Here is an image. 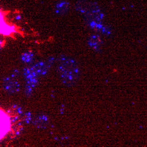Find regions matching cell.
I'll return each mask as SVG.
<instances>
[{"instance_id":"5","label":"cell","mask_w":147,"mask_h":147,"mask_svg":"<svg viewBox=\"0 0 147 147\" xmlns=\"http://www.w3.org/2000/svg\"><path fill=\"white\" fill-rule=\"evenodd\" d=\"M49 123V119L46 115H42L37 117L35 124L38 128H45Z\"/></svg>"},{"instance_id":"6","label":"cell","mask_w":147,"mask_h":147,"mask_svg":"<svg viewBox=\"0 0 147 147\" xmlns=\"http://www.w3.org/2000/svg\"><path fill=\"white\" fill-rule=\"evenodd\" d=\"M34 69L38 75H45L47 72V66L43 62H39L34 66Z\"/></svg>"},{"instance_id":"1","label":"cell","mask_w":147,"mask_h":147,"mask_svg":"<svg viewBox=\"0 0 147 147\" xmlns=\"http://www.w3.org/2000/svg\"><path fill=\"white\" fill-rule=\"evenodd\" d=\"M58 71L64 84L71 87L74 85L79 78V68L72 58L61 56L59 60Z\"/></svg>"},{"instance_id":"4","label":"cell","mask_w":147,"mask_h":147,"mask_svg":"<svg viewBox=\"0 0 147 147\" xmlns=\"http://www.w3.org/2000/svg\"><path fill=\"white\" fill-rule=\"evenodd\" d=\"M8 121L3 113L0 111V138L3 136L8 129Z\"/></svg>"},{"instance_id":"10","label":"cell","mask_w":147,"mask_h":147,"mask_svg":"<svg viewBox=\"0 0 147 147\" xmlns=\"http://www.w3.org/2000/svg\"><path fill=\"white\" fill-rule=\"evenodd\" d=\"M99 41H100V40H99V38H97V37L93 36V37H92V38H91V40H90L89 44L92 47H95V44H96L97 47L99 46V45H98Z\"/></svg>"},{"instance_id":"8","label":"cell","mask_w":147,"mask_h":147,"mask_svg":"<svg viewBox=\"0 0 147 147\" xmlns=\"http://www.w3.org/2000/svg\"><path fill=\"white\" fill-rule=\"evenodd\" d=\"M68 9V3L66 2H61L56 6V11L59 14H63Z\"/></svg>"},{"instance_id":"3","label":"cell","mask_w":147,"mask_h":147,"mask_svg":"<svg viewBox=\"0 0 147 147\" xmlns=\"http://www.w3.org/2000/svg\"><path fill=\"white\" fill-rule=\"evenodd\" d=\"M24 73L27 79V84L34 87L38 82V78H37L38 74L36 72L34 68H26L24 71Z\"/></svg>"},{"instance_id":"2","label":"cell","mask_w":147,"mask_h":147,"mask_svg":"<svg viewBox=\"0 0 147 147\" xmlns=\"http://www.w3.org/2000/svg\"><path fill=\"white\" fill-rule=\"evenodd\" d=\"M3 87L7 91L10 93H15L19 91L20 84L15 76H11L7 77L3 82Z\"/></svg>"},{"instance_id":"11","label":"cell","mask_w":147,"mask_h":147,"mask_svg":"<svg viewBox=\"0 0 147 147\" xmlns=\"http://www.w3.org/2000/svg\"><path fill=\"white\" fill-rule=\"evenodd\" d=\"M2 45H3V42H2V40H0V49H1V47H2Z\"/></svg>"},{"instance_id":"7","label":"cell","mask_w":147,"mask_h":147,"mask_svg":"<svg viewBox=\"0 0 147 147\" xmlns=\"http://www.w3.org/2000/svg\"><path fill=\"white\" fill-rule=\"evenodd\" d=\"M12 31L10 27L6 25V24L4 23V20H3V16L0 12V34H9Z\"/></svg>"},{"instance_id":"9","label":"cell","mask_w":147,"mask_h":147,"mask_svg":"<svg viewBox=\"0 0 147 147\" xmlns=\"http://www.w3.org/2000/svg\"><path fill=\"white\" fill-rule=\"evenodd\" d=\"M33 58H34V57H33L32 53H26L22 56V60H23L24 62L27 63L32 61Z\"/></svg>"}]
</instances>
